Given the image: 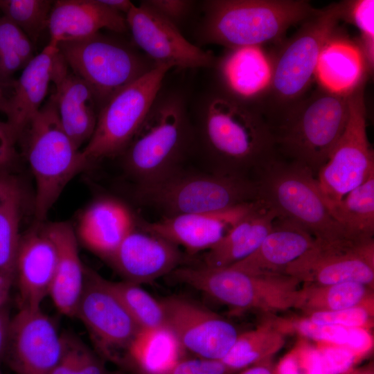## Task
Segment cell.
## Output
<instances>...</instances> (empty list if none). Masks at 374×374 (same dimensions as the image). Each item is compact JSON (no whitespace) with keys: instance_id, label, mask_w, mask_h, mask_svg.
<instances>
[{"instance_id":"cell-17","label":"cell","mask_w":374,"mask_h":374,"mask_svg":"<svg viewBox=\"0 0 374 374\" xmlns=\"http://www.w3.org/2000/svg\"><path fill=\"white\" fill-rule=\"evenodd\" d=\"M135 44L156 65L180 68H211L215 59L188 42L177 26L140 3L125 15Z\"/></svg>"},{"instance_id":"cell-44","label":"cell","mask_w":374,"mask_h":374,"mask_svg":"<svg viewBox=\"0 0 374 374\" xmlns=\"http://www.w3.org/2000/svg\"><path fill=\"white\" fill-rule=\"evenodd\" d=\"M108 371L104 359L85 346L80 361L71 374H107Z\"/></svg>"},{"instance_id":"cell-54","label":"cell","mask_w":374,"mask_h":374,"mask_svg":"<svg viewBox=\"0 0 374 374\" xmlns=\"http://www.w3.org/2000/svg\"><path fill=\"white\" fill-rule=\"evenodd\" d=\"M0 374H3L1 371H0Z\"/></svg>"},{"instance_id":"cell-24","label":"cell","mask_w":374,"mask_h":374,"mask_svg":"<svg viewBox=\"0 0 374 374\" xmlns=\"http://www.w3.org/2000/svg\"><path fill=\"white\" fill-rule=\"evenodd\" d=\"M62 58L57 46L48 44L23 69L8 97L7 122L17 137L44 104Z\"/></svg>"},{"instance_id":"cell-49","label":"cell","mask_w":374,"mask_h":374,"mask_svg":"<svg viewBox=\"0 0 374 374\" xmlns=\"http://www.w3.org/2000/svg\"><path fill=\"white\" fill-rule=\"evenodd\" d=\"M100 1L110 9L121 14L124 13L125 15L134 5L129 0H100Z\"/></svg>"},{"instance_id":"cell-18","label":"cell","mask_w":374,"mask_h":374,"mask_svg":"<svg viewBox=\"0 0 374 374\" xmlns=\"http://www.w3.org/2000/svg\"><path fill=\"white\" fill-rule=\"evenodd\" d=\"M183 260L178 246L136 224L108 262L124 280L141 285L171 274Z\"/></svg>"},{"instance_id":"cell-42","label":"cell","mask_w":374,"mask_h":374,"mask_svg":"<svg viewBox=\"0 0 374 374\" xmlns=\"http://www.w3.org/2000/svg\"><path fill=\"white\" fill-rule=\"evenodd\" d=\"M235 373L222 360L197 357L191 359L183 358L166 374H233Z\"/></svg>"},{"instance_id":"cell-36","label":"cell","mask_w":374,"mask_h":374,"mask_svg":"<svg viewBox=\"0 0 374 374\" xmlns=\"http://www.w3.org/2000/svg\"><path fill=\"white\" fill-rule=\"evenodd\" d=\"M24 197L19 193L0 205V274L13 280Z\"/></svg>"},{"instance_id":"cell-30","label":"cell","mask_w":374,"mask_h":374,"mask_svg":"<svg viewBox=\"0 0 374 374\" xmlns=\"http://www.w3.org/2000/svg\"><path fill=\"white\" fill-rule=\"evenodd\" d=\"M185 353L179 339L167 325L140 329L122 355L118 365L133 374H166L185 357Z\"/></svg>"},{"instance_id":"cell-11","label":"cell","mask_w":374,"mask_h":374,"mask_svg":"<svg viewBox=\"0 0 374 374\" xmlns=\"http://www.w3.org/2000/svg\"><path fill=\"white\" fill-rule=\"evenodd\" d=\"M171 68L157 65L116 91L100 108L94 132L82 150L90 164L123 154L146 117Z\"/></svg>"},{"instance_id":"cell-47","label":"cell","mask_w":374,"mask_h":374,"mask_svg":"<svg viewBox=\"0 0 374 374\" xmlns=\"http://www.w3.org/2000/svg\"><path fill=\"white\" fill-rule=\"evenodd\" d=\"M24 193L21 181L15 174L0 175V205L12 196Z\"/></svg>"},{"instance_id":"cell-37","label":"cell","mask_w":374,"mask_h":374,"mask_svg":"<svg viewBox=\"0 0 374 374\" xmlns=\"http://www.w3.org/2000/svg\"><path fill=\"white\" fill-rule=\"evenodd\" d=\"M53 2L49 0H0V11L33 43L48 28Z\"/></svg>"},{"instance_id":"cell-23","label":"cell","mask_w":374,"mask_h":374,"mask_svg":"<svg viewBox=\"0 0 374 374\" xmlns=\"http://www.w3.org/2000/svg\"><path fill=\"white\" fill-rule=\"evenodd\" d=\"M53 82L61 125L80 149L89 142L96 128L98 107L95 96L86 82L69 69L63 57Z\"/></svg>"},{"instance_id":"cell-53","label":"cell","mask_w":374,"mask_h":374,"mask_svg":"<svg viewBox=\"0 0 374 374\" xmlns=\"http://www.w3.org/2000/svg\"><path fill=\"white\" fill-rule=\"evenodd\" d=\"M107 374H125V372L123 370H118L114 371H108Z\"/></svg>"},{"instance_id":"cell-31","label":"cell","mask_w":374,"mask_h":374,"mask_svg":"<svg viewBox=\"0 0 374 374\" xmlns=\"http://www.w3.org/2000/svg\"><path fill=\"white\" fill-rule=\"evenodd\" d=\"M371 288L357 282L331 285L304 284L299 290L296 308L310 314L373 304Z\"/></svg>"},{"instance_id":"cell-48","label":"cell","mask_w":374,"mask_h":374,"mask_svg":"<svg viewBox=\"0 0 374 374\" xmlns=\"http://www.w3.org/2000/svg\"><path fill=\"white\" fill-rule=\"evenodd\" d=\"M238 374H275V365L269 359L247 367Z\"/></svg>"},{"instance_id":"cell-10","label":"cell","mask_w":374,"mask_h":374,"mask_svg":"<svg viewBox=\"0 0 374 374\" xmlns=\"http://www.w3.org/2000/svg\"><path fill=\"white\" fill-rule=\"evenodd\" d=\"M57 47L69 69L91 89L98 111L116 91L157 66L126 43L100 33Z\"/></svg>"},{"instance_id":"cell-45","label":"cell","mask_w":374,"mask_h":374,"mask_svg":"<svg viewBox=\"0 0 374 374\" xmlns=\"http://www.w3.org/2000/svg\"><path fill=\"white\" fill-rule=\"evenodd\" d=\"M11 319L8 303L0 306V365L5 362L8 350Z\"/></svg>"},{"instance_id":"cell-21","label":"cell","mask_w":374,"mask_h":374,"mask_svg":"<svg viewBox=\"0 0 374 374\" xmlns=\"http://www.w3.org/2000/svg\"><path fill=\"white\" fill-rule=\"evenodd\" d=\"M49 44L93 36L101 29L122 33L128 30L125 16L100 0H57L53 2L48 22Z\"/></svg>"},{"instance_id":"cell-14","label":"cell","mask_w":374,"mask_h":374,"mask_svg":"<svg viewBox=\"0 0 374 374\" xmlns=\"http://www.w3.org/2000/svg\"><path fill=\"white\" fill-rule=\"evenodd\" d=\"M74 317L85 326L99 355L117 364L140 330L105 278L90 269L85 268Z\"/></svg>"},{"instance_id":"cell-43","label":"cell","mask_w":374,"mask_h":374,"mask_svg":"<svg viewBox=\"0 0 374 374\" xmlns=\"http://www.w3.org/2000/svg\"><path fill=\"white\" fill-rule=\"evenodd\" d=\"M141 3L177 26L190 13L195 4L189 0H145Z\"/></svg>"},{"instance_id":"cell-33","label":"cell","mask_w":374,"mask_h":374,"mask_svg":"<svg viewBox=\"0 0 374 374\" xmlns=\"http://www.w3.org/2000/svg\"><path fill=\"white\" fill-rule=\"evenodd\" d=\"M285 344V332L273 323H264L239 334L222 361L235 373L271 359Z\"/></svg>"},{"instance_id":"cell-34","label":"cell","mask_w":374,"mask_h":374,"mask_svg":"<svg viewBox=\"0 0 374 374\" xmlns=\"http://www.w3.org/2000/svg\"><path fill=\"white\" fill-rule=\"evenodd\" d=\"M105 283L120 299L140 329L166 326L161 301L156 300L140 285L126 280L115 282L107 279Z\"/></svg>"},{"instance_id":"cell-51","label":"cell","mask_w":374,"mask_h":374,"mask_svg":"<svg viewBox=\"0 0 374 374\" xmlns=\"http://www.w3.org/2000/svg\"><path fill=\"white\" fill-rule=\"evenodd\" d=\"M341 374H374L373 364L370 363L360 368L348 369Z\"/></svg>"},{"instance_id":"cell-13","label":"cell","mask_w":374,"mask_h":374,"mask_svg":"<svg viewBox=\"0 0 374 374\" xmlns=\"http://www.w3.org/2000/svg\"><path fill=\"white\" fill-rule=\"evenodd\" d=\"M301 283L357 282L373 287V238H345L315 244L284 271Z\"/></svg>"},{"instance_id":"cell-16","label":"cell","mask_w":374,"mask_h":374,"mask_svg":"<svg viewBox=\"0 0 374 374\" xmlns=\"http://www.w3.org/2000/svg\"><path fill=\"white\" fill-rule=\"evenodd\" d=\"M65 346V335L40 308H19L11 319L5 362L15 374H51Z\"/></svg>"},{"instance_id":"cell-22","label":"cell","mask_w":374,"mask_h":374,"mask_svg":"<svg viewBox=\"0 0 374 374\" xmlns=\"http://www.w3.org/2000/svg\"><path fill=\"white\" fill-rule=\"evenodd\" d=\"M136 224L125 203L114 197H101L82 213L75 234L86 248L109 261Z\"/></svg>"},{"instance_id":"cell-27","label":"cell","mask_w":374,"mask_h":374,"mask_svg":"<svg viewBox=\"0 0 374 374\" xmlns=\"http://www.w3.org/2000/svg\"><path fill=\"white\" fill-rule=\"evenodd\" d=\"M57 249V264L49 295L57 310L74 317L85 280V267L78 252V238L66 222L45 223Z\"/></svg>"},{"instance_id":"cell-9","label":"cell","mask_w":374,"mask_h":374,"mask_svg":"<svg viewBox=\"0 0 374 374\" xmlns=\"http://www.w3.org/2000/svg\"><path fill=\"white\" fill-rule=\"evenodd\" d=\"M170 275L232 308L270 313L296 308L301 283L286 274H250L231 267L180 266Z\"/></svg>"},{"instance_id":"cell-3","label":"cell","mask_w":374,"mask_h":374,"mask_svg":"<svg viewBox=\"0 0 374 374\" xmlns=\"http://www.w3.org/2000/svg\"><path fill=\"white\" fill-rule=\"evenodd\" d=\"M198 35L227 49L283 40L286 31L318 10L306 0H209Z\"/></svg>"},{"instance_id":"cell-26","label":"cell","mask_w":374,"mask_h":374,"mask_svg":"<svg viewBox=\"0 0 374 374\" xmlns=\"http://www.w3.org/2000/svg\"><path fill=\"white\" fill-rule=\"evenodd\" d=\"M218 85L234 97L255 103L268 89L272 64L261 46L227 49L217 64Z\"/></svg>"},{"instance_id":"cell-4","label":"cell","mask_w":374,"mask_h":374,"mask_svg":"<svg viewBox=\"0 0 374 374\" xmlns=\"http://www.w3.org/2000/svg\"><path fill=\"white\" fill-rule=\"evenodd\" d=\"M193 143V125L183 97L160 91L121 155L123 166L136 184L152 182L181 168Z\"/></svg>"},{"instance_id":"cell-38","label":"cell","mask_w":374,"mask_h":374,"mask_svg":"<svg viewBox=\"0 0 374 374\" xmlns=\"http://www.w3.org/2000/svg\"><path fill=\"white\" fill-rule=\"evenodd\" d=\"M344 20L353 24L359 31V46L371 75L374 66V1H345Z\"/></svg>"},{"instance_id":"cell-2","label":"cell","mask_w":374,"mask_h":374,"mask_svg":"<svg viewBox=\"0 0 374 374\" xmlns=\"http://www.w3.org/2000/svg\"><path fill=\"white\" fill-rule=\"evenodd\" d=\"M344 12L345 1L318 9L292 37L279 43L272 53L270 85L254 103L271 130L310 92L320 53L337 33Z\"/></svg>"},{"instance_id":"cell-29","label":"cell","mask_w":374,"mask_h":374,"mask_svg":"<svg viewBox=\"0 0 374 374\" xmlns=\"http://www.w3.org/2000/svg\"><path fill=\"white\" fill-rule=\"evenodd\" d=\"M368 75L362 53L355 42L335 33L323 46L315 71L319 86L337 94H350Z\"/></svg>"},{"instance_id":"cell-46","label":"cell","mask_w":374,"mask_h":374,"mask_svg":"<svg viewBox=\"0 0 374 374\" xmlns=\"http://www.w3.org/2000/svg\"><path fill=\"white\" fill-rule=\"evenodd\" d=\"M305 368V366H302L301 364L297 349H295L285 356L275 366V374H307L305 372L303 373Z\"/></svg>"},{"instance_id":"cell-28","label":"cell","mask_w":374,"mask_h":374,"mask_svg":"<svg viewBox=\"0 0 374 374\" xmlns=\"http://www.w3.org/2000/svg\"><path fill=\"white\" fill-rule=\"evenodd\" d=\"M276 214L258 200L255 207L206 251L203 266L223 268L253 253L271 230Z\"/></svg>"},{"instance_id":"cell-12","label":"cell","mask_w":374,"mask_h":374,"mask_svg":"<svg viewBox=\"0 0 374 374\" xmlns=\"http://www.w3.org/2000/svg\"><path fill=\"white\" fill-rule=\"evenodd\" d=\"M366 82L350 93L345 130L317 175L326 203L341 200L374 172V153L367 136Z\"/></svg>"},{"instance_id":"cell-52","label":"cell","mask_w":374,"mask_h":374,"mask_svg":"<svg viewBox=\"0 0 374 374\" xmlns=\"http://www.w3.org/2000/svg\"><path fill=\"white\" fill-rule=\"evenodd\" d=\"M0 112L6 116L9 112L8 97L4 93L3 87L0 84Z\"/></svg>"},{"instance_id":"cell-15","label":"cell","mask_w":374,"mask_h":374,"mask_svg":"<svg viewBox=\"0 0 374 374\" xmlns=\"http://www.w3.org/2000/svg\"><path fill=\"white\" fill-rule=\"evenodd\" d=\"M166 325L184 349L197 357L222 360L239 333L220 315L191 300L174 296L160 300Z\"/></svg>"},{"instance_id":"cell-20","label":"cell","mask_w":374,"mask_h":374,"mask_svg":"<svg viewBox=\"0 0 374 374\" xmlns=\"http://www.w3.org/2000/svg\"><path fill=\"white\" fill-rule=\"evenodd\" d=\"M57 249L45 223L36 222L21 233L15 265L14 283L20 308H39L49 295L57 264Z\"/></svg>"},{"instance_id":"cell-19","label":"cell","mask_w":374,"mask_h":374,"mask_svg":"<svg viewBox=\"0 0 374 374\" xmlns=\"http://www.w3.org/2000/svg\"><path fill=\"white\" fill-rule=\"evenodd\" d=\"M258 202L217 211L163 217L158 221L144 222L140 226L193 254L214 246Z\"/></svg>"},{"instance_id":"cell-32","label":"cell","mask_w":374,"mask_h":374,"mask_svg":"<svg viewBox=\"0 0 374 374\" xmlns=\"http://www.w3.org/2000/svg\"><path fill=\"white\" fill-rule=\"evenodd\" d=\"M326 205L350 238H373L374 172L341 200Z\"/></svg>"},{"instance_id":"cell-5","label":"cell","mask_w":374,"mask_h":374,"mask_svg":"<svg viewBox=\"0 0 374 374\" xmlns=\"http://www.w3.org/2000/svg\"><path fill=\"white\" fill-rule=\"evenodd\" d=\"M17 143L35 179L34 214L36 222L42 223L69 181L91 164L62 128L53 93Z\"/></svg>"},{"instance_id":"cell-6","label":"cell","mask_w":374,"mask_h":374,"mask_svg":"<svg viewBox=\"0 0 374 374\" xmlns=\"http://www.w3.org/2000/svg\"><path fill=\"white\" fill-rule=\"evenodd\" d=\"M350 95L320 86L310 91L272 130L277 155L305 166L317 177L345 130Z\"/></svg>"},{"instance_id":"cell-50","label":"cell","mask_w":374,"mask_h":374,"mask_svg":"<svg viewBox=\"0 0 374 374\" xmlns=\"http://www.w3.org/2000/svg\"><path fill=\"white\" fill-rule=\"evenodd\" d=\"M14 280L0 274V306L8 303L9 294Z\"/></svg>"},{"instance_id":"cell-25","label":"cell","mask_w":374,"mask_h":374,"mask_svg":"<svg viewBox=\"0 0 374 374\" xmlns=\"http://www.w3.org/2000/svg\"><path fill=\"white\" fill-rule=\"evenodd\" d=\"M317 240L295 222L277 217L256 251L231 267L256 274H284L285 269L311 249Z\"/></svg>"},{"instance_id":"cell-35","label":"cell","mask_w":374,"mask_h":374,"mask_svg":"<svg viewBox=\"0 0 374 374\" xmlns=\"http://www.w3.org/2000/svg\"><path fill=\"white\" fill-rule=\"evenodd\" d=\"M33 43L15 24L0 17V84L11 82L12 76L34 57Z\"/></svg>"},{"instance_id":"cell-8","label":"cell","mask_w":374,"mask_h":374,"mask_svg":"<svg viewBox=\"0 0 374 374\" xmlns=\"http://www.w3.org/2000/svg\"><path fill=\"white\" fill-rule=\"evenodd\" d=\"M136 196L163 217L217 211L258 200L255 179L182 167L156 181L137 184Z\"/></svg>"},{"instance_id":"cell-7","label":"cell","mask_w":374,"mask_h":374,"mask_svg":"<svg viewBox=\"0 0 374 374\" xmlns=\"http://www.w3.org/2000/svg\"><path fill=\"white\" fill-rule=\"evenodd\" d=\"M254 179L258 200L278 217L295 222L319 241L351 238L331 215L317 179L308 168L277 155Z\"/></svg>"},{"instance_id":"cell-39","label":"cell","mask_w":374,"mask_h":374,"mask_svg":"<svg viewBox=\"0 0 374 374\" xmlns=\"http://www.w3.org/2000/svg\"><path fill=\"white\" fill-rule=\"evenodd\" d=\"M308 315L307 318L317 323L367 329L373 322V304L331 312H314Z\"/></svg>"},{"instance_id":"cell-41","label":"cell","mask_w":374,"mask_h":374,"mask_svg":"<svg viewBox=\"0 0 374 374\" xmlns=\"http://www.w3.org/2000/svg\"><path fill=\"white\" fill-rule=\"evenodd\" d=\"M18 137L7 121H0V175L15 174L19 161Z\"/></svg>"},{"instance_id":"cell-40","label":"cell","mask_w":374,"mask_h":374,"mask_svg":"<svg viewBox=\"0 0 374 374\" xmlns=\"http://www.w3.org/2000/svg\"><path fill=\"white\" fill-rule=\"evenodd\" d=\"M290 326L304 337L343 346L348 342L350 330V328L317 323L307 317L296 320L291 323Z\"/></svg>"},{"instance_id":"cell-1","label":"cell","mask_w":374,"mask_h":374,"mask_svg":"<svg viewBox=\"0 0 374 374\" xmlns=\"http://www.w3.org/2000/svg\"><path fill=\"white\" fill-rule=\"evenodd\" d=\"M193 125V148L198 147L208 171L254 179L277 156L271 130L256 105L219 85Z\"/></svg>"}]
</instances>
